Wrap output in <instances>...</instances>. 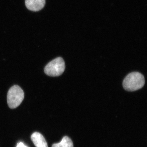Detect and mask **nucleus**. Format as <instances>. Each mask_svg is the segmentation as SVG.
Returning <instances> with one entry per match:
<instances>
[{
	"label": "nucleus",
	"instance_id": "f257e3e1",
	"mask_svg": "<svg viewBox=\"0 0 147 147\" xmlns=\"http://www.w3.org/2000/svg\"><path fill=\"white\" fill-rule=\"evenodd\" d=\"M144 76L138 72L129 74L124 79L123 85L125 90L128 91H134L140 89L145 84Z\"/></svg>",
	"mask_w": 147,
	"mask_h": 147
},
{
	"label": "nucleus",
	"instance_id": "f03ea898",
	"mask_svg": "<svg viewBox=\"0 0 147 147\" xmlns=\"http://www.w3.org/2000/svg\"><path fill=\"white\" fill-rule=\"evenodd\" d=\"M24 93L17 85H14L9 90L7 95V103L11 109H15L21 104L24 100Z\"/></svg>",
	"mask_w": 147,
	"mask_h": 147
},
{
	"label": "nucleus",
	"instance_id": "7ed1b4c3",
	"mask_svg": "<svg viewBox=\"0 0 147 147\" xmlns=\"http://www.w3.org/2000/svg\"><path fill=\"white\" fill-rule=\"evenodd\" d=\"M65 69V63L63 59L59 57L47 64L44 69L45 74L50 76H60Z\"/></svg>",
	"mask_w": 147,
	"mask_h": 147
},
{
	"label": "nucleus",
	"instance_id": "20e7f679",
	"mask_svg": "<svg viewBox=\"0 0 147 147\" xmlns=\"http://www.w3.org/2000/svg\"><path fill=\"white\" fill-rule=\"evenodd\" d=\"M25 3L27 8L33 11L41 10L45 4V0H26Z\"/></svg>",
	"mask_w": 147,
	"mask_h": 147
},
{
	"label": "nucleus",
	"instance_id": "39448f33",
	"mask_svg": "<svg viewBox=\"0 0 147 147\" xmlns=\"http://www.w3.org/2000/svg\"><path fill=\"white\" fill-rule=\"evenodd\" d=\"M31 139L36 147H48L45 138L39 132H35L33 133Z\"/></svg>",
	"mask_w": 147,
	"mask_h": 147
},
{
	"label": "nucleus",
	"instance_id": "423d86ee",
	"mask_svg": "<svg viewBox=\"0 0 147 147\" xmlns=\"http://www.w3.org/2000/svg\"><path fill=\"white\" fill-rule=\"evenodd\" d=\"M52 147H74V146L71 139L67 136H65L60 143L54 144Z\"/></svg>",
	"mask_w": 147,
	"mask_h": 147
},
{
	"label": "nucleus",
	"instance_id": "0eeeda50",
	"mask_svg": "<svg viewBox=\"0 0 147 147\" xmlns=\"http://www.w3.org/2000/svg\"><path fill=\"white\" fill-rule=\"evenodd\" d=\"M16 147H28L26 146H25V145L23 144L22 142H20V143H18V144L17 145Z\"/></svg>",
	"mask_w": 147,
	"mask_h": 147
}]
</instances>
